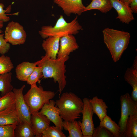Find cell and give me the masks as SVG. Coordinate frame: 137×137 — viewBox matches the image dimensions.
<instances>
[{"instance_id": "7a4b0ae2", "label": "cell", "mask_w": 137, "mask_h": 137, "mask_svg": "<svg viewBox=\"0 0 137 137\" xmlns=\"http://www.w3.org/2000/svg\"><path fill=\"white\" fill-rule=\"evenodd\" d=\"M104 43L109 50L113 61L116 62L120 59L128 47L130 38L127 32L107 28L102 31Z\"/></svg>"}, {"instance_id": "8992f818", "label": "cell", "mask_w": 137, "mask_h": 137, "mask_svg": "<svg viewBox=\"0 0 137 137\" xmlns=\"http://www.w3.org/2000/svg\"><path fill=\"white\" fill-rule=\"evenodd\" d=\"M4 36L6 41L13 45L24 44L27 37L23 27L18 22L13 21L8 23L5 28Z\"/></svg>"}, {"instance_id": "ac0fdd59", "label": "cell", "mask_w": 137, "mask_h": 137, "mask_svg": "<svg viewBox=\"0 0 137 137\" xmlns=\"http://www.w3.org/2000/svg\"><path fill=\"white\" fill-rule=\"evenodd\" d=\"M137 137V104L130 113L122 137Z\"/></svg>"}, {"instance_id": "cb8c5ba5", "label": "cell", "mask_w": 137, "mask_h": 137, "mask_svg": "<svg viewBox=\"0 0 137 137\" xmlns=\"http://www.w3.org/2000/svg\"><path fill=\"white\" fill-rule=\"evenodd\" d=\"M99 126L106 128L114 137H122L119 126L108 116L106 115L100 121Z\"/></svg>"}, {"instance_id": "d6a6232c", "label": "cell", "mask_w": 137, "mask_h": 137, "mask_svg": "<svg viewBox=\"0 0 137 137\" xmlns=\"http://www.w3.org/2000/svg\"><path fill=\"white\" fill-rule=\"evenodd\" d=\"M4 6L2 3H0V21L4 22H7L10 20V17L7 16L6 13L7 11L10 10L11 5H9L6 10H5L4 8Z\"/></svg>"}, {"instance_id": "f546056e", "label": "cell", "mask_w": 137, "mask_h": 137, "mask_svg": "<svg viewBox=\"0 0 137 137\" xmlns=\"http://www.w3.org/2000/svg\"><path fill=\"white\" fill-rule=\"evenodd\" d=\"M16 125H0V137H15V130Z\"/></svg>"}, {"instance_id": "d590c367", "label": "cell", "mask_w": 137, "mask_h": 137, "mask_svg": "<svg viewBox=\"0 0 137 137\" xmlns=\"http://www.w3.org/2000/svg\"><path fill=\"white\" fill-rule=\"evenodd\" d=\"M4 25V22L2 21H0V29L2 28Z\"/></svg>"}, {"instance_id": "5b68a950", "label": "cell", "mask_w": 137, "mask_h": 137, "mask_svg": "<svg viewBox=\"0 0 137 137\" xmlns=\"http://www.w3.org/2000/svg\"><path fill=\"white\" fill-rule=\"evenodd\" d=\"M55 94L53 92L44 90L42 86L38 87L35 84L31 86L30 88L23 95V97L31 114L38 111L44 105L49 103Z\"/></svg>"}, {"instance_id": "6da1fadb", "label": "cell", "mask_w": 137, "mask_h": 137, "mask_svg": "<svg viewBox=\"0 0 137 137\" xmlns=\"http://www.w3.org/2000/svg\"><path fill=\"white\" fill-rule=\"evenodd\" d=\"M69 58L68 56L53 59L45 54L41 59L34 62L37 66L41 67L43 78H52L54 83H58L60 94L67 84L65 63Z\"/></svg>"}, {"instance_id": "7c38bea8", "label": "cell", "mask_w": 137, "mask_h": 137, "mask_svg": "<svg viewBox=\"0 0 137 137\" xmlns=\"http://www.w3.org/2000/svg\"><path fill=\"white\" fill-rule=\"evenodd\" d=\"M30 120L36 137H42L43 132L50 126V121L38 111L31 114Z\"/></svg>"}, {"instance_id": "9c48e42d", "label": "cell", "mask_w": 137, "mask_h": 137, "mask_svg": "<svg viewBox=\"0 0 137 137\" xmlns=\"http://www.w3.org/2000/svg\"><path fill=\"white\" fill-rule=\"evenodd\" d=\"M121 115L118 125L120 128L122 137L125 128L127 121L131 111L137 104V102L134 101L128 93L122 95L120 98Z\"/></svg>"}, {"instance_id": "484cf974", "label": "cell", "mask_w": 137, "mask_h": 137, "mask_svg": "<svg viewBox=\"0 0 137 137\" xmlns=\"http://www.w3.org/2000/svg\"><path fill=\"white\" fill-rule=\"evenodd\" d=\"M13 68L10 57L4 55L0 56V74L10 72Z\"/></svg>"}, {"instance_id": "f1b7e54d", "label": "cell", "mask_w": 137, "mask_h": 137, "mask_svg": "<svg viewBox=\"0 0 137 137\" xmlns=\"http://www.w3.org/2000/svg\"><path fill=\"white\" fill-rule=\"evenodd\" d=\"M61 130L54 126H49L43 132L42 137H65Z\"/></svg>"}, {"instance_id": "5bb4252c", "label": "cell", "mask_w": 137, "mask_h": 137, "mask_svg": "<svg viewBox=\"0 0 137 137\" xmlns=\"http://www.w3.org/2000/svg\"><path fill=\"white\" fill-rule=\"evenodd\" d=\"M112 7L116 11L118 16L116 19L126 24H129L134 19L129 5L122 2L119 0H110Z\"/></svg>"}, {"instance_id": "e0dca14e", "label": "cell", "mask_w": 137, "mask_h": 137, "mask_svg": "<svg viewBox=\"0 0 137 137\" xmlns=\"http://www.w3.org/2000/svg\"><path fill=\"white\" fill-rule=\"evenodd\" d=\"M20 122L15 104L0 111V125H17Z\"/></svg>"}, {"instance_id": "1f68e13d", "label": "cell", "mask_w": 137, "mask_h": 137, "mask_svg": "<svg viewBox=\"0 0 137 137\" xmlns=\"http://www.w3.org/2000/svg\"><path fill=\"white\" fill-rule=\"evenodd\" d=\"M3 32L0 29V54L4 55L9 50L10 45L5 40Z\"/></svg>"}, {"instance_id": "30bf717a", "label": "cell", "mask_w": 137, "mask_h": 137, "mask_svg": "<svg viewBox=\"0 0 137 137\" xmlns=\"http://www.w3.org/2000/svg\"><path fill=\"white\" fill-rule=\"evenodd\" d=\"M39 112L46 116L57 128L61 130H63V120L59 109L55 105L54 101L50 100L49 103L44 105Z\"/></svg>"}, {"instance_id": "4fadbf2b", "label": "cell", "mask_w": 137, "mask_h": 137, "mask_svg": "<svg viewBox=\"0 0 137 137\" xmlns=\"http://www.w3.org/2000/svg\"><path fill=\"white\" fill-rule=\"evenodd\" d=\"M60 47L57 58L68 56L70 53L78 49L79 46L75 36L69 34L61 37Z\"/></svg>"}, {"instance_id": "e575fe53", "label": "cell", "mask_w": 137, "mask_h": 137, "mask_svg": "<svg viewBox=\"0 0 137 137\" xmlns=\"http://www.w3.org/2000/svg\"><path fill=\"white\" fill-rule=\"evenodd\" d=\"M122 2L125 3V4L129 5V4L132 1V0H119Z\"/></svg>"}, {"instance_id": "3957f363", "label": "cell", "mask_w": 137, "mask_h": 137, "mask_svg": "<svg viewBox=\"0 0 137 137\" xmlns=\"http://www.w3.org/2000/svg\"><path fill=\"white\" fill-rule=\"evenodd\" d=\"M55 105L59 109L63 120L71 122L80 118L83 103L75 94L66 92L63 93L56 100Z\"/></svg>"}, {"instance_id": "4316f807", "label": "cell", "mask_w": 137, "mask_h": 137, "mask_svg": "<svg viewBox=\"0 0 137 137\" xmlns=\"http://www.w3.org/2000/svg\"><path fill=\"white\" fill-rule=\"evenodd\" d=\"M14 104V95L13 91L0 96V111Z\"/></svg>"}, {"instance_id": "836d02e7", "label": "cell", "mask_w": 137, "mask_h": 137, "mask_svg": "<svg viewBox=\"0 0 137 137\" xmlns=\"http://www.w3.org/2000/svg\"><path fill=\"white\" fill-rule=\"evenodd\" d=\"M133 13H137V0H132L129 5Z\"/></svg>"}, {"instance_id": "d6986e66", "label": "cell", "mask_w": 137, "mask_h": 137, "mask_svg": "<svg viewBox=\"0 0 137 137\" xmlns=\"http://www.w3.org/2000/svg\"><path fill=\"white\" fill-rule=\"evenodd\" d=\"M37 66L34 63L25 61L19 64L15 69L16 77L21 81L26 82Z\"/></svg>"}, {"instance_id": "52a82bcc", "label": "cell", "mask_w": 137, "mask_h": 137, "mask_svg": "<svg viewBox=\"0 0 137 137\" xmlns=\"http://www.w3.org/2000/svg\"><path fill=\"white\" fill-rule=\"evenodd\" d=\"M83 106L82 112V121H79L83 137H92L95 128L93 120L94 114L89 99L85 98L82 100Z\"/></svg>"}, {"instance_id": "44dd1931", "label": "cell", "mask_w": 137, "mask_h": 137, "mask_svg": "<svg viewBox=\"0 0 137 137\" xmlns=\"http://www.w3.org/2000/svg\"><path fill=\"white\" fill-rule=\"evenodd\" d=\"M15 137H34L35 135L31 125L23 121H20L15 130Z\"/></svg>"}, {"instance_id": "277c9868", "label": "cell", "mask_w": 137, "mask_h": 137, "mask_svg": "<svg viewBox=\"0 0 137 137\" xmlns=\"http://www.w3.org/2000/svg\"><path fill=\"white\" fill-rule=\"evenodd\" d=\"M77 17L70 22H67L62 15L60 16L55 25L43 26L39 31L43 39L53 36L60 37L69 34L76 35L82 29L77 20Z\"/></svg>"}, {"instance_id": "603a6c76", "label": "cell", "mask_w": 137, "mask_h": 137, "mask_svg": "<svg viewBox=\"0 0 137 137\" xmlns=\"http://www.w3.org/2000/svg\"><path fill=\"white\" fill-rule=\"evenodd\" d=\"M63 129L69 132L68 137H83L79 121L76 120L71 122L64 121Z\"/></svg>"}, {"instance_id": "2e32d148", "label": "cell", "mask_w": 137, "mask_h": 137, "mask_svg": "<svg viewBox=\"0 0 137 137\" xmlns=\"http://www.w3.org/2000/svg\"><path fill=\"white\" fill-rule=\"evenodd\" d=\"M60 37L51 36L44 40L42 47L46 52L45 54L51 59H55L59 48V42Z\"/></svg>"}, {"instance_id": "83f0119b", "label": "cell", "mask_w": 137, "mask_h": 137, "mask_svg": "<svg viewBox=\"0 0 137 137\" xmlns=\"http://www.w3.org/2000/svg\"><path fill=\"white\" fill-rule=\"evenodd\" d=\"M43 77L41 67L37 66L28 79L27 83L31 86L36 84L37 82H40V79Z\"/></svg>"}, {"instance_id": "ffe728a7", "label": "cell", "mask_w": 137, "mask_h": 137, "mask_svg": "<svg viewBox=\"0 0 137 137\" xmlns=\"http://www.w3.org/2000/svg\"><path fill=\"white\" fill-rule=\"evenodd\" d=\"M93 112L98 117L100 121L107 115V109L108 106L103 99L99 98L97 96L89 99Z\"/></svg>"}, {"instance_id": "d4e9b609", "label": "cell", "mask_w": 137, "mask_h": 137, "mask_svg": "<svg viewBox=\"0 0 137 137\" xmlns=\"http://www.w3.org/2000/svg\"><path fill=\"white\" fill-rule=\"evenodd\" d=\"M12 76L11 72L0 74V92L1 96L13 90V87L11 83Z\"/></svg>"}, {"instance_id": "8fae6325", "label": "cell", "mask_w": 137, "mask_h": 137, "mask_svg": "<svg viewBox=\"0 0 137 137\" xmlns=\"http://www.w3.org/2000/svg\"><path fill=\"white\" fill-rule=\"evenodd\" d=\"M54 2L68 16L72 14L80 15L84 12L85 8L82 0H54Z\"/></svg>"}, {"instance_id": "ba28073f", "label": "cell", "mask_w": 137, "mask_h": 137, "mask_svg": "<svg viewBox=\"0 0 137 137\" xmlns=\"http://www.w3.org/2000/svg\"><path fill=\"white\" fill-rule=\"evenodd\" d=\"M25 87V85H23L20 88L13 89L15 106L20 121H25L31 125L30 120L31 114L30 109L23 97V91Z\"/></svg>"}, {"instance_id": "4dcf8cb0", "label": "cell", "mask_w": 137, "mask_h": 137, "mask_svg": "<svg viewBox=\"0 0 137 137\" xmlns=\"http://www.w3.org/2000/svg\"><path fill=\"white\" fill-rule=\"evenodd\" d=\"M92 137H114L112 134L104 127L99 126L94 128Z\"/></svg>"}, {"instance_id": "9a60e30c", "label": "cell", "mask_w": 137, "mask_h": 137, "mask_svg": "<svg viewBox=\"0 0 137 137\" xmlns=\"http://www.w3.org/2000/svg\"><path fill=\"white\" fill-rule=\"evenodd\" d=\"M125 81L132 87L133 90L131 97L135 102H137V58L134 60L132 66L127 68L124 76Z\"/></svg>"}, {"instance_id": "7402d4cb", "label": "cell", "mask_w": 137, "mask_h": 137, "mask_svg": "<svg viewBox=\"0 0 137 137\" xmlns=\"http://www.w3.org/2000/svg\"><path fill=\"white\" fill-rule=\"evenodd\" d=\"M112 7L110 0H92L85 7L84 12L92 10H97L103 13H106L111 10Z\"/></svg>"}]
</instances>
